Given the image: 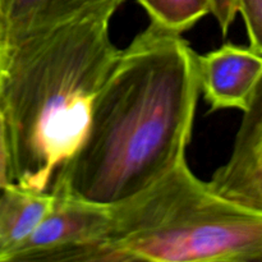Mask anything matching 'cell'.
I'll use <instances>...</instances> for the list:
<instances>
[{
    "mask_svg": "<svg viewBox=\"0 0 262 262\" xmlns=\"http://www.w3.org/2000/svg\"><path fill=\"white\" fill-rule=\"evenodd\" d=\"M210 14L216 19L223 36H227L239 9V0H210Z\"/></svg>",
    "mask_w": 262,
    "mask_h": 262,
    "instance_id": "8fae6325",
    "label": "cell"
},
{
    "mask_svg": "<svg viewBox=\"0 0 262 262\" xmlns=\"http://www.w3.org/2000/svg\"><path fill=\"white\" fill-rule=\"evenodd\" d=\"M200 94L196 51L150 20L120 50L83 142L49 191L102 206L142 192L186 158Z\"/></svg>",
    "mask_w": 262,
    "mask_h": 262,
    "instance_id": "6da1fadb",
    "label": "cell"
},
{
    "mask_svg": "<svg viewBox=\"0 0 262 262\" xmlns=\"http://www.w3.org/2000/svg\"><path fill=\"white\" fill-rule=\"evenodd\" d=\"M127 0H0V50L74 20H112Z\"/></svg>",
    "mask_w": 262,
    "mask_h": 262,
    "instance_id": "52a82bcc",
    "label": "cell"
},
{
    "mask_svg": "<svg viewBox=\"0 0 262 262\" xmlns=\"http://www.w3.org/2000/svg\"><path fill=\"white\" fill-rule=\"evenodd\" d=\"M9 183L10 181L9 173H8V160L4 143V133H3L2 122H0V191Z\"/></svg>",
    "mask_w": 262,
    "mask_h": 262,
    "instance_id": "7c38bea8",
    "label": "cell"
},
{
    "mask_svg": "<svg viewBox=\"0 0 262 262\" xmlns=\"http://www.w3.org/2000/svg\"><path fill=\"white\" fill-rule=\"evenodd\" d=\"M200 91L212 112H245L262 78V55L251 46L227 42L197 54Z\"/></svg>",
    "mask_w": 262,
    "mask_h": 262,
    "instance_id": "8992f818",
    "label": "cell"
},
{
    "mask_svg": "<svg viewBox=\"0 0 262 262\" xmlns=\"http://www.w3.org/2000/svg\"><path fill=\"white\" fill-rule=\"evenodd\" d=\"M207 183L216 193L262 211V78L243 112L227 163Z\"/></svg>",
    "mask_w": 262,
    "mask_h": 262,
    "instance_id": "5b68a950",
    "label": "cell"
},
{
    "mask_svg": "<svg viewBox=\"0 0 262 262\" xmlns=\"http://www.w3.org/2000/svg\"><path fill=\"white\" fill-rule=\"evenodd\" d=\"M55 202L48 192H35L9 183L0 191V262H9L13 253L32 234Z\"/></svg>",
    "mask_w": 262,
    "mask_h": 262,
    "instance_id": "ba28073f",
    "label": "cell"
},
{
    "mask_svg": "<svg viewBox=\"0 0 262 262\" xmlns=\"http://www.w3.org/2000/svg\"><path fill=\"white\" fill-rule=\"evenodd\" d=\"M151 22L177 33L193 28L210 14V0H136Z\"/></svg>",
    "mask_w": 262,
    "mask_h": 262,
    "instance_id": "9c48e42d",
    "label": "cell"
},
{
    "mask_svg": "<svg viewBox=\"0 0 262 262\" xmlns=\"http://www.w3.org/2000/svg\"><path fill=\"white\" fill-rule=\"evenodd\" d=\"M100 237L56 262H262V211L216 193L183 158L109 206Z\"/></svg>",
    "mask_w": 262,
    "mask_h": 262,
    "instance_id": "3957f363",
    "label": "cell"
},
{
    "mask_svg": "<svg viewBox=\"0 0 262 262\" xmlns=\"http://www.w3.org/2000/svg\"><path fill=\"white\" fill-rule=\"evenodd\" d=\"M122 49L110 20L64 23L0 50V122L10 183L48 192L86 137Z\"/></svg>",
    "mask_w": 262,
    "mask_h": 262,
    "instance_id": "7a4b0ae2",
    "label": "cell"
},
{
    "mask_svg": "<svg viewBox=\"0 0 262 262\" xmlns=\"http://www.w3.org/2000/svg\"><path fill=\"white\" fill-rule=\"evenodd\" d=\"M53 194L55 196L53 209L13 253L9 262H56L64 252L104 233L110 216L109 206L67 194Z\"/></svg>",
    "mask_w": 262,
    "mask_h": 262,
    "instance_id": "277c9868",
    "label": "cell"
},
{
    "mask_svg": "<svg viewBox=\"0 0 262 262\" xmlns=\"http://www.w3.org/2000/svg\"><path fill=\"white\" fill-rule=\"evenodd\" d=\"M238 14L245 22L250 46L262 55V0H239Z\"/></svg>",
    "mask_w": 262,
    "mask_h": 262,
    "instance_id": "30bf717a",
    "label": "cell"
}]
</instances>
